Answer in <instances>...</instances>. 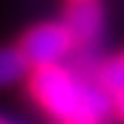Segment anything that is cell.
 <instances>
[{
  "instance_id": "obj_1",
  "label": "cell",
  "mask_w": 124,
  "mask_h": 124,
  "mask_svg": "<svg viewBox=\"0 0 124 124\" xmlns=\"http://www.w3.org/2000/svg\"><path fill=\"white\" fill-rule=\"evenodd\" d=\"M89 82L94 79L75 77L67 70V65H50V67L30 70L27 92L47 117L62 124L85 114V94Z\"/></svg>"
},
{
  "instance_id": "obj_2",
  "label": "cell",
  "mask_w": 124,
  "mask_h": 124,
  "mask_svg": "<svg viewBox=\"0 0 124 124\" xmlns=\"http://www.w3.org/2000/svg\"><path fill=\"white\" fill-rule=\"evenodd\" d=\"M17 47L23 50L30 70H35V67L62 65L72 52L75 42L62 23H40V25H32L23 35Z\"/></svg>"
},
{
  "instance_id": "obj_3",
  "label": "cell",
  "mask_w": 124,
  "mask_h": 124,
  "mask_svg": "<svg viewBox=\"0 0 124 124\" xmlns=\"http://www.w3.org/2000/svg\"><path fill=\"white\" fill-rule=\"evenodd\" d=\"M60 23L75 45H99L104 32V8L99 0H70Z\"/></svg>"
},
{
  "instance_id": "obj_4",
  "label": "cell",
  "mask_w": 124,
  "mask_h": 124,
  "mask_svg": "<svg viewBox=\"0 0 124 124\" xmlns=\"http://www.w3.org/2000/svg\"><path fill=\"white\" fill-rule=\"evenodd\" d=\"M30 72V65L20 47H0V89L17 85Z\"/></svg>"
},
{
  "instance_id": "obj_5",
  "label": "cell",
  "mask_w": 124,
  "mask_h": 124,
  "mask_svg": "<svg viewBox=\"0 0 124 124\" xmlns=\"http://www.w3.org/2000/svg\"><path fill=\"white\" fill-rule=\"evenodd\" d=\"M97 82L104 87L112 97L117 92L124 89V55H117V57H107L99 67V75H97Z\"/></svg>"
},
{
  "instance_id": "obj_6",
  "label": "cell",
  "mask_w": 124,
  "mask_h": 124,
  "mask_svg": "<svg viewBox=\"0 0 124 124\" xmlns=\"http://www.w3.org/2000/svg\"><path fill=\"white\" fill-rule=\"evenodd\" d=\"M112 114H114V117L124 124V89L114 94V107H112Z\"/></svg>"
},
{
  "instance_id": "obj_7",
  "label": "cell",
  "mask_w": 124,
  "mask_h": 124,
  "mask_svg": "<svg viewBox=\"0 0 124 124\" xmlns=\"http://www.w3.org/2000/svg\"><path fill=\"white\" fill-rule=\"evenodd\" d=\"M62 124H102L97 119H87V117H77V119H70V122H62Z\"/></svg>"
},
{
  "instance_id": "obj_8",
  "label": "cell",
  "mask_w": 124,
  "mask_h": 124,
  "mask_svg": "<svg viewBox=\"0 0 124 124\" xmlns=\"http://www.w3.org/2000/svg\"><path fill=\"white\" fill-rule=\"evenodd\" d=\"M0 124H13V122H8L5 117H0Z\"/></svg>"
}]
</instances>
